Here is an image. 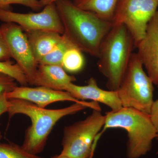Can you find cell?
<instances>
[{
    "label": "cell",
    "mask_w": 158,
    "mask_h": 158,
    "mask_svg": "<svg viewBox=\"0 0 158 158\" xmlns=\"http://www.w3.org/2000/svg\"><path fill=\"white\" fill-rule=\"evenodd\" d=\"M64 35L74 46L92 56H98L103 40L112 28V22L77 7L70 0L55 2Z\"/></svg>",
    "instance_id": "1"
},
{
    "label": "cell",
    "mask_w": 158,
    "mask_h": 158,
    "mask_svg": "<svg viewBox=\"0 0 158 158\" xmlns=\"http://www.w3.org/2000/svg\"><path fill=\"white\" fill-rule=\"evenodd\" d=\"M7 113L9 117L21 114L28 116L31 124L26 130L22 147L32 154L37 155L44 149L53 128L57 122L68 115H72L88 108L86 105L74 103L69 106L49 110L19 99H10Z\"/></svg>",
    "instance_id": "2"
},
{
    "label": "cell",
    "mask_w": 158,
    "mask_h": 158,
    "mask_svg": "<svg viewBox=\"0 0 158 158\" xmlns=\"http://www.w3.org/2000/svg\"><path fill=\"white\" fill-rule=\"evenodd\" d=\"M105 116L104 125L95 138L94 147L106 130L118 128L127 132L128 158H139L150 151L156 133L149 114L133 108L123 107L107 112Z\"/></svg>",
    "instance_id": "3"
},
{
    "label": "cell",
    "mask_w": 158,
    "mask_h": 158,
    "mask_svg": "<svg viewBox=\"0 0 158 158\" xmlns=\"http://www.w3.org/2000/svg\"><path fill=\"white\" fill-rule=\"evenodd\" d=\"M135 46L131 34L123 25H113L103 40L97 62L99 71L107 79L108 90L117 91Z\"/></svg>",
    "instance_id": "4"
},
{
    "label": "cell",
    "mask_w": 158,
    "mask_h": 158,
    "mask_svg": "<svg viewBox=\"0 0 158 158\" xmlns=\"http://www.w3.org/2000/svg\"><path fill=\"white\" fill-rule=\"evenodd\" d=\"M154 83L137 54L133 53L118 90L123 107L149 114L153 103Z\"/></svg>",
    "instance_id": "5"
},
{
    "label": "cell",
    "mask_w": 158,
    "mask_h": 158,
    "mask_svg": "<svg viewBox=\"0 0 158 158\" xmlns=\"http://www.w3.org/2000/svg\"><path fill=\"white\" fill-rule=\"evenodd\" d=\"M105 122V116L101 111L93 110L84 120L65 127L60 154L69 158H92L94 143Z\"/></svg>",
    "instance_id": "6"
},
{
    "label": "cell",
    "mask_w": 158,
    "mask_h": 158,
    "mask_svg": "<svg viewBox=\"0 0 158 158\" xmlns=\"http://www.w3.org/2000/svg\"><path fill=\"white\" fill-rule=\"evenodd\" d=\"M158 9V0H119L112 23L123 25L131 34L136 47L146 33L148 23Z\"/></svg>",
    "instance_id": "7"
},
{
    "label": "cell",
    "mask_w": 158,
    "mask_h": 158,
    "mask_svg": "<svg viewBox=\"0 0 158 158\" xmlns=\"http://www.w3.org/2000/svg\"><path fill=\"white\" fill-rule=\"evenodd\" d=\"M9 54L19 65L27 79L34 85L38 64L34 59L27 34L20 26L6 23L0 27Z\"/></svg>",
    "instance_id": "8"
},
{
    "label": "cell",
    "mask_w": 158,
    "mask_h": 158,
    "mask_svg": "<svg viewBox=\"0 0 158 158\" xmlns=\"http://www.w3.org/2000/svg\"><path fill=\"white\" fill-rule=\"evenodd\" d=\"M0 20L14 23L25 32L44 31L64 34V28L55 3L44 6L37 13H20L0 9Z\"/></svg>",
    "instance_id": "9"
},
{
    "label": "cell",
    "mask_w": 158,
    "mask_h": 158,
    "mask_svg": "<svg viewBox=\"0 0 158 158\" xmlns=\"http://www.w3.org/2000/svg\"><path fill=\"white\" fill-rule=\"evenodd\" d=\"M6 95L9 99L24 100L42 108H45L48 105L56 102L71 101L86 105L88 108L93 110H101L98 103L96 102L79 100L71 95L68 91L54 90L41 86L34 88L16 86L10 92L6 93Z\"/></svg>",
    "instance_id": "10"
},
{
    "label": "cell",
    "mask_w": 158,
    "mask_h": 158,
    "mask_svg": "<svg viewBox=\"0 0 158 158\" xmlns=\"http://www.w3.org/2000/svg\"><path fill=\"white\" fill-rule=\"evenodd\" d=\"M136 53L146 73L158 85V9L150 21L144 37L137 44Z\"/></svg>",
    "instance_id": "11"
},
{
    "label": "cell",
    "mask_w": 158,
    "mask_h": 158,
    "mask_svg": "<svg viewBox=\"0 0 158 158\" xmlns=\"http://www.w3.org/2000/svg\"><path fill=\"white\" fill-rule=\"evenodd\" d=\"M64 90L79 100H91L101 103L109 107L112 111H117L123 108L117 91L101 89L92 77L88 80L87 85L79 86L71 83L65 86Z\"/></svg>",
    "instance_id": "12"
},
{
    "label": "cell",
    "mask_w": 158,
    "mask_h": 158,
    "mask_svg": "<svg viewBox=\"0 0 158 158\" xmlns=\"http://www.w3.org/2000/svg\"><path fill=\"white\" fill-rule=\"evenodd\" d=\"M76 80L74 77L66 73L62 66L39 64L34 85L64 90L65 86Z\"/></svg>",
    "instance_id": "13"
},
{
    "label": "cell",
    "mask_w": 158,
    "mask_h": 158,
    "mask_svg": "<svg viewBox=\"0 0 158 158\" xmlns=\"http://www.w3.org/2000/svg\"><path fill=\"white\" fill-rule=\"evenodd\" d=\"M25 33L34 59L38 64L52 50L62 36V34L57 32L50 31H34Z\"/></svg>",
    "instance_id": "14"
},
{
    "label": "cell",
    "mask_w": 158,
    "mask_h": 158,
    "mask_svg": "<svg viewBox=\"0 0 158 158\" xmlns=\"http://www.w3.org/2000/svg\"><path fill=\"white\" fill-rule=\"evenodd\" d=\"M119 0H73L77 7L93 12L99 17L112 22Z\"/></svg>",
    "instance_id": "15"
},
{
    "label": "cell",
    "mask_w": 158,
    "mask_h": 158,
    "mask_svg": "<svg viewBox=\"0 0 158 158\" xmlns=\"http://www.w3.org/2000/svg\"><path fill=\"white\" fill-rule=\"evenodd\" d=\"M73 46H74L67 37L64 34H62V37L57 45L40 62L38 65L44 64L62 66V59L65 52Z\"/></svg>",
    "instance_id": "16"
},
{
    "label": "cell",
    "mask_w": 158,
    "mask_h": 158,
    "mask_svg": "<svg viewBox=\"0 0 158 158\" xmlns=\"http://www.w3.org/2000/svg\"><path fill=\"white\" fill-rule=\"evenodd\" d=\"M82 52L75 46L67 50L62 59V68L71 73H76L81 70L85 64V58Z\"/></svg>",
    "instance_id": "17"
},
{
    "label": "cell",
    "mask_w": 158,
    "mask_h": 158,
    "mask_svg": "<svg viewBox=\"0 0 158 158\" xmlns=\"http://www.w3.org/2000/svg\"><path fill=\"white\" fill-rule=\"evenodd\" d=\"M0 158H44L32 154L12 142L0 143Z\"/></svg>",
    "instance_id": "18"
},
{
    "label": "cell",
    "mask_w": 158,
    "mask_h": 158,
    "mask_svg": "<svg viewBox=\"0 0 158 158\" xmlns=\"http://www.w3.org/2000/svg\"><path fill=\"white\" fill-rule=\"evenodd\" d=\"M0 73L5 74L11 77L22 86H27V79L23 72L17 63L11 61H0Z\"/></svg>",
    "instance_id": "19"
},
{
    "label": "cell",
    "mask_w": 158,
    "mask_h": 158,
    "mask_svg": "<svg viewBox=\"0 0 158 158\" xmlns=\"http://www.w3.org/2000/svg\"><path fill=\"white\" fill-rule=\"evenodd\" d=\"M40 0H0V9H9L11 4H19L28 7L35 11H38L43 7Z\"/></svg>",
    "instance_id": "20"
},
{
    "label": "cell",
    "mask_w": 158,
    "mask_h": 158,
    "mask_svg": "<svg viewBox=\"0 0 158 158\" xmlns=\"http://www.w3.org/2000/svg\"><path fill=\"white\" fill-rule=\"evenodd\" d=\"M17 86L16 81L11 77L0 73V94L8 93Z\"/></svg>",
    "instance_id": "21"
},
{
    "label": "cell",
    "mask_w": 158,
    "mask_h": 158,
    "mask_svg": "<svg viewBox=\"0 0 158 158\" xmlns=\"http://www.w3.org/2000/svg\"><path fill=\"white\" fill-rule=\"evenodd\" d=\"M11 58L6 40L0 29V61H9Z\"/></svg>",
    "instance_id": "22"
},
{
    "label": "cell",
    "mask_w": 158,
    "mask_h": 158,
    "mask_svg": "<svg viewBox=\"0 0 158 158\" xmlns=\"http://www.w3.org/2000/svg\"><path fill=\"white\" fill-rule=\"evenodd\" d=\"M149 115L156 133V138L158 140V99L153 103Z\"/></svg>",
    "instance_id": "23"
},
{
    "label": "cell",
    "mask_w": 158,
    "mask_h": 158,
    "mask_svg": "<svg viewBox=\"0 0 158 158\" xmlns=\"http://www.w3.org/2000/svg\"><path fill=\"white\" fill-rule=\"evenodd\" d=\"M6 94V93H4L0 94V116L3 113L8 112L10 106L9 100L7 98ZM2 138V135L0 130V140Z\"/></svg>",
    "instance_id": "24"
},
{
    "label": "cell",
    "mask_w": 158,
    "mask_h": 158,
    "mask_svg": "<svg viewBox=\"0 0 158 158\" xmlns=\"http://www.w3.org/2000/svg\"><path fill=\"white\" fill-rule=\"evenodd\" d=\"M58 0H40V3L42 7L49 5V4L54 3L58 1Z\"/></svg>",
    "instance_id": "25"
},
{
    "label": "cell",
    "mask_w": 158,
    "mask_h": 158,
    "mask_svg": "<svg viewBox=\"0 0 158 158\" xmlns=\"http://www.w3.org/2000/svg\"><path fill=\"white\" fill-rule=\"evenodd\" d=\"M51 158H69L68 157L66 156L62 155L60 154L59 155H56L52 157Z\"/></svg>",
    "instance_id": "26"
}]
</instances>
